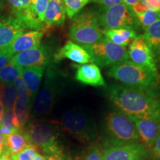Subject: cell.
<instances>
[{
    "label": "cell",
    "mask_w": 160,
    "mask_h": 160,
    "mask_svg": "<svg viewBox=\"0 0 160 160\" xmlns=\"http://www.w3.org/2000/svg\"><path fill=\"white\" fill-rule=\"evenodd\" d=\"M107 94L110 101L128 117L139 119L160 117L159 96L123 85L108 86Z\"/></svg>",
    "instance_id": "obj_1"
},
{
    "label": "cell",
    "mask_w": 160,
    "mask_h": 160,
    "mask_svg": "<svg viewBox=\"0 0 160 160\" xmlns=\"http://www.w3.org/2000/svg\"><path fill=\"white\" fill-rule=\"evenodd\" d=\"M107 74L127 87L160 96L159 73L136 65L129 60L112 66Z\"/></svg>",
    "instance_id": "obj_2"
},
{
    "label": "cell",
    "mask_w": 160,
    "mask_h": 160,
    "mask_svg": "<svg viewBox=\"0 0 160 160\" xmlns=\"http://www.w3.org/2000/svg\"><path fill=\"white\" fill-rule=\"evenodd\" d=\"M103 31L97 10L86 8L72 18L68 36L71 41L79 45H91L104 37Z\"/></svg>",
    "instance_id": "obj_3"
},
{
    "label": "cell",
    "mask_w": 160,
    "mask_h": 160,
    "mask_svg": "<svg viewBox=\"0 0 160 160\" xmlns=\"http://www.w3.org/2000/svg\"><path fill=\"white\" fill-rule=\"evenodd\" d=\"M62 127L83 143L93 141L97 137V126L85 112L72 110L65 112L60 119Z\"/></svg>",
    "instance_id": "obj_4"
},
{
    "label": "cell",
    "mask_w": 160,
    "mask_h": 160,
    "mask_svg": "<svg viewBox=\"0 0 160 160\" xmlns=\"http://www.w3.org/2000/svg\"><path fill=\"white\" fill-rule=\"evenodd\" d=\"M82 47L91 56L93 63L98 67L113 66L128 60L126 48L113 43L105 36L97 42Z\"/></svg>",
    "instance_id": "obj_5"
},
{
    "label": "cell",
    "mask_w": 160,
    "mask_h": 160,
    "mask_svg": "<svg viewBox=\"0 0 160 160\" xmlns=\"http://www.w3.org/2000/svg\"><path fill=\"white\" fill-rule=\"evenodd\" d=\"M60 84L61 78L59 73L53 68H47L42 87L38 92L32 105L33 114L44 116L50 113L59 92Z\"/></svg>",
    "instance_id": "obj_6"
},
{
    "label": "cell",
    "mask_w": 160,
    "mask_h": 160,
    "mask_svg": "<svg viewBox=\"0 0 160 160\" xmlns=\"http://www.w3.org/2000/svg\"><path fill=\"white\" fill-rule=\"evenodd\" d=\"M106 129L112 138L111 143L139 142V136L133 122L121 111H112L105 118Z\"/></svg>",
    "instance_id": "obj_7"
},
{
    "label": "cell",
    "mask_w": 160,
    "mask_h": 160,
    "mask_svg": "<svg viewBox=\"0 0 160 160\" xmlns=\"http://www.w3.org/2000/svg\"><path fill=\"white\" fill-rule=\"evenodd\" d=\"M25 133L29 142L39 148L45 157L62 153L58 140L59 134L53 125L45 123L31 124Z\"/></svg>",
    "instance_id": "obj_8"
},
{
    "label": "cell",
    "mask_w": 160,
    "mask_h": 160,
    "mask_svg": "<svg viewBox=\"0 0 160 160\" xmlns=\"http://www.w3.org/2000/svg\"><path fill=\"white\" fill-rule=\"evenodd\" d=\"M100 25L103 30L117 28H138L135 16L128 6L121 3L108 8L100 7L97 10Z\"/></svg>",
    "instance_id": "obj_9"
},
{
    "label": "cell",
    "mask_w": 160,
    "mask_h": 160,
    "mask_svg": "<svg viewBox=\"0 0 160 160\" xmlns=\"http://www.w3.org/2000/svg\"><path fill=\"white\" fill-rule=\"evenodd\" d=\"M148 149L139 142L113 144L102 152V160H145Z\"/></svg>",
    "instance_id": "obj_10"
},
{
    "label": "cell",
    "mask_w": 160,
    "mask_h": 160,
    "mask_svg": "<svg viewBox=\"0 0 160 160\" xmlns=\"http://www.w3.org/2000/svg\"><path fill=\"white\" fill-rule=\"evenodd\" d=\"M53 55L48 46L40 44L33 48L13 55L11 62L20 68L31 66L46 68L53 59Z\"/></svg>",
    "instance_id": "obj_11"
},
{
    "label": "cell",
    "mask_w": 160,
    "mask_h": 160,
    "mask_svg": "<svg viewBox=\"0 0 160 160\" xmlns=\"http://www.w3.org/2000/svg\"><path fill=\"white\" fill-rule=\"evenodd\" d=\"M128 54L131 62L158 72L154 56L143 35L137 36L130 44Z\"/></svg>",
    "instance_id": "obj_12"
},
{
    "label": "cell",
    "mask_w": 160,
    "mask_h": 160,
    "mask_svg": "<svg viewBox=\"0 0 160 160\" xmlns=\"http://www.w3.org/2000/svg\"><path fill=\"white\" fill-rule=\"evenodd\" d=\"M11 15L15 17L26 30L43 31L47 26L38 23L31 15L30 6L31 0H6Z\"/></svg>",
    "instance_id": "obj_13"
},
{
    "label": "cell",
    "mask_w": 160,
    "mask_h": 160,
    "mask_svg": "<svg viewBox=\"0 0 160 160\" xmlns=\"http://www.w3.org/2000/svg\"><path fill=\"white\" fill-rule=\"evenodd\" d=\"M129 118L134 123L140 141L142 142L148 149H151L160 133V117L153 119H139L133 117Z\"/></svg>",
    "instance_id": "obj_14"
},
{
    "label": "cell",
    "mask_w": 160,
    "mask_h": 160,
    "mask_svg": "<svg viewBox=\"0 0 160 160\" xmlns=\"http://www.w3.org/2000/svg\"><path fill=\"white\" fill-rule=\"evenodd\" d=\"M26 29L13 16H0V51L5 50Z\"/></svg>",
    "instance_id": "obj_15"
},
{
    "label": "cell",
    "mask_w": 160,
    "mask_h": 160,
    "mask_svg": "<svg viewBox=\"0 0 160 160\" xmlns=\"http://www.w3.org/2000/svg\"><path fill=\"white\" fill-rule=\"evenodd\" d=\"M45 67L40 66H31L21 68V76L28 96V104L30 109L31 108L33 101L37 97L43 77Z\"/></svg>",
    "instance_id": "obj_16"
},
{
    "label": "cell",
    "mask_w": 160,
    "mask_h": 160,
    "mask_svg": "<svg viewBox=\"0 0 160 160\" xmlns=\"http://www.w3.org/2000/svg\"><path fill=\"white\" fill-rule=\"evenodd\" d=\"M64 59H69L79 65L93 62L91 56L82 46L71 40L68 41L63 47L54 53L53 60L54 62H59Z\"/></svg>",
    "instance_id": "obj_17"
},
{
    "label": "cell",
    "mask_w": 160,
    "mask_h": 160,
    "mask_svg": "<svg viewBox=\"0 0 160 160\" xmlns=\"http://www.w3.org/2000/svg\"><path fill=\"white\" fill-rule=\"evenodd\" d=\"M75 79L79 82L93 87L105 86V79L99 68L93 62L84 64L77 67Z\"/></svg>",
    "instance_id": "obj_18"
},
{
    "label": "cell",
    "mask_w": 160,
    "mask_h": 160,
    "mask_svg": "<svg viewBox=\"0 0 160 160\" xmlns=\"http://www.w3.org/2000/svg\"><path fill=\"white\" fill-rule=\"evenodd\" d=\"M43 36V31H31L25 32L18 37L6 49L13 56L21 52L28 51L39 45Z\"/></svg>",
    "instance_id": "obj_19"
},
{
    "label": "cell",
    "mask_w": 160,
    "mask_h": 160,
    "mask_svg": "<svg viewBox=\"0 0 160 160\" xmlns=\"http://www.w3.org/2000/svg\"><path fill=\"white\" fill-rule=\"evenodd\" d=\"M65 17L62 0H49L44 13L43 23L48 28L62 26L65 23Z\"/></svg>",
    "instance_id": "obj_20"
},
{
    "label": "cell",
    "mask_w": 160,
    "mask_h": 160,
    "mask_svg": "<svg viewBox=\"0 0 160 160\" xmlns=\"http://www.w3.org/2000/svg\"><path fill=\"white\" fill-rule=\"evenodd\" d=\"M28 143V139L23 131L4 136L2 153L15 155L25 148Z\"/></svg>",
    "instance_id": "obj_21"
},
{
    "label": "cell",
    "mask_w": 160,
    "mask_h": 160,
    "mask_svg": "<svg viewBox=\"0 0 160 160\" xmlns=\"http://www.w3.org/2000/svg\"><path fill=\"white\" fill-rule=\"evenodd\" d=\"M103 34L113 43L125 48L137 37L134 29L130 28L104 30Z\"/></svg>",
    "instance_id": "obj_22"
},
{
    "label": "cell",
    "mask_w": 160,
    "mask_h": 160,
    "mask_svg": "<svg viewBox=\"0 0 160 160\" xmlns=\"http://www.w3.org/2000/svg\"><path fill=\"white\" fill-rule=\"evenodd\" d=\"M143 37L151 48L156 61H160V19L145 29Z\"/></svg>",
    "instance_id": "obj_23"
},
{
    "label": "cell",
    "mask_w": 160,
    "mask_h": 160,
    "mask_svg": "<svg viewBox=\"0 0 160 160\" xmlns=\"http://www.w3.org/2000/svg\"><path fill=\"white\" fill-rule=\"evenodd\" d=\"M17 99V92L13 83H0V103L5 110H13Z\"/></svg>",
    "instance_id": "obj_24"
},
{
    "label": "cell",
    "mask_w": 160,
    "mask_h": 160,
    "mask_svg": "<svg viewBox=\"0 0 160 160\" xmlns=\"http://www.w3.org/2000/svg\"><path fill=\"white\" fill-rule=\"evenodd\" d=\"M0 129L3 136H7L15 132L22 131L12 109L5 110L0 122Z\"/></svg>",
    "instance_id": "obj_25"
},
{
    "label": "cell",
    "mask_w": 160,
    "mask_h": 160,
    "mask_svg": "<svg viewBox=\"0 0 160 160\" xmlns=\"http://www.w3.org/2000/svg\"><path fill=\"white\" fill-rule=\"evenodd\" d=\"M21 68L12 62L4 66L0 69V83L12 84L20 76Z\"/></svg>",
    "instance_id": "obj_26"
},
{
    "label": "cell",
    "mask_w": 160,
    "mask_h": 160,
    "mask_svg": "<svg viewBox=\"0 0 160 160\" xmlns=\"http://www.w3.org/2000/svg\"><path fill=\"white\" fill-rule=\"evenodd\" d=\"M29 110L30 108L28 102L23 101V100L17 98L14 106H13V111L22 129H23L24 126H25V123L28 121V119Z\"/></svg>",
    "instance_id": "obj_27"
},
{
    "label": "cell",
    "mask_w": 160,
    "mask_h": 160,
    "mask_svg": "<svg viewBox=\"0 0 160 160\" xmlns=\"http://www.w3.org/2000/svg\"><path fill=\"white\" fill-rule=\"evenodd\" d=\"M48 2L49 0H31L30 6L31 15L37 22L45 25L43 17Z\"/></svg>",
    "instance_id": "obj_28"
},
{
    "label": "cell",
    "mask_w": 160,
    "mask_h": 160,
    "mask_svg": "<svg viewBox=\"0 0 160 160\" xmlns=\"http://www.w3.org/2000/svg\"><path fill=\"white\" fill-rule=\"evenodd\" d=\"M134 16L138 25L144 30L149 27L150 25H151L152 24L154 23L155 22H157V20L160 19L159 13L151 9L147 10L142 13Z\"/></svg>",
    "instance_id": "obj_29"
},
{
    "label": "cell",
    "mask_w": 160,
    "mask_h": 160,
    "mask_svg": "<svg viewBox=\"0 0 160 160\" xmlns=\"http://www.w3.org/2000/svg\"><path fill=\"white\" fill-rule=\"evenodd\" d=\"M62 2L66 15L70 19H72L91 0H62Z\"/></svg>",
    "instance_id": "obj_30"
},
{
    "label": "cell",
    "mask_w": 160,
    "mask_h": 160,
    "mask_svg": "<svg viewBox=\"0 0 160 160\" xmlns=\"http://www.w3.org/2000/svg\"><path fill=\"white\" fill-rule=\"evenodd\" d=\"M38 153L37 148L31 143H28L23 150L15 155H12L13 160H33Z\"/></svg>",
    "instance_id": "obj_31"
},
{
    "label": "cell",
    "mask_w": 160,
    "mask_h": 160,
    "mask_svg": "<svg viewBox=\"0 0 160 160\" xmlns=\"http://www.w3.org/2000/svg\"><path fill=\"white\" fill-rule=\"evenodd\" d=\"M102 152L99 147L96 146L90 150L84 160H102Z\"/></svg>",
    "instance_id": "obj_32"
},
{
    "label": "cell",
    "mask_w": 160,
    "mask_h": 160,
    "mask_svg": "<svg viewBox=\"0 0 160 160\" xmlns=\"http://www.w3.org/2000/svg\"><path fill=\"white\" fill-rule=\"evenodd\" d=\"M13 55L11 54L7 49L0 51V69H2L4 66L11 62Z\"/></svg>",
    "instance_id": "obj_33"
},
{
    "label": "cell",
    "mask_w": 160,
    "mask_h": 160,
    "mask_svg": "<svg viewBox=\"0 0 160 160\" xmlns=\"http://www.w3.org/2000/svg\"><path fill=\"white\" fill-rule=\"evenodd\" d=\"M91 2L102 8H108L122 3V0H91Z\"/></svg>",
    "instance_id": "obj_34"
},
{
    "label": "cell",
    "mask_w": 160,
    "mask_h": 160,
    "mask_svg": "<svg viewBox=\"0 0 160 160\" xmlns=\"http://www.w3.org/2000/svg\"><path fill=\"white\" fill-rule=\"evenodd\" d=\"M148 9L157 11L160 14V0H143Z\"/></svg>",
    "instance_id": "obj_35"
},
{
    "label": "cell",
    "mask_w": 160,
    "mask_h": 160,
    "mask_svg": "<svg viewBox=\"0 0 160 160\" xmlns=\"http://www.w3.org/2000/svg\"><path fill=\"white\" fill-rule=\"evenodd\" d=\"M151 150V155L153 156V157L157 159H160V133L158 135L154 145H153V147Z\"/></svg>",
    "instance_id": "obj_36"
},
{
    "label": "cell",
    "mask_w": 160,
    "mask_h": 160,
    "mask_svg": "<svg viewBox=\"0 0 160 160\" xmlns=\"http://www.w3.org/2000/svg\"><path fill=\"white\" fill-rule=\"evenodd\" d=\"M46 160H67L64 157L62 153H55V154H51L48 156H45Z\"/></svg>",
    "instance_id": "obj_37"
},
{
    "label": "cell",
    "mask_w": 160,
    "mask_h": 160,
    "mask_svg": "<svg viewBox=\"0 0 160 160\" xmlns=\"http://www.w3.org/2000/svg\"><path fill=\"white\" fill-rule=\"evenodd\" d=\"M139 1L140 0H122V3L125 4L126 6H128L130 8L133 7V6H134L135 5H137Z\"/></svg>",
    "instance_id": "obj_38"
},
{
    "label": "cell",
    "mask_w": 160,
    "mask_h": 160,
    "mask_svg": "<svg viewBox=\"0 0 160 160\" xmlns=\"http://www.w3.org/2000/svg\"><path fill=\"white\" fill-rule=\"evenodd\" d=\"M3 140H4V136L2 134V133L1 129H0V155L2 154Z\"/></svg>",
    "instance_id": "obj_39"
},
{
    "label": "cell",
    "mask_w": 160,
    "mask_h": 160,
    "mask_svg": "<svg viewBox=\"0 0 160 160\" xmlns=\"http://www.w3.org/2000/svg\"><path fill=\"white\" fill-rule=\"evenodd\" d=\"M0 160H13L12 159V156L9 154H5L2 153L0 157Z\"/></svg>",
    "instance_id": "obj_40"
},
{
    "label": "cell",
    "mask_w": 160,
    "mask_h": 160,
    "mask_svg": "<svg viewBox=\"0 0 160 160\" xmlns=\"http://www.w3.org/2000/svg\"><path fill=\"white\" fill-rule=\"evenodd\" d=\"M33 160H46V158H45V156L39 154V153H38L36 155V157H34Z\"/></svg>",
    "instance_id": "obj_41"
},
{
    "label": "cell",
    "mask_w": 160,
    "mask_h": 160,
    "mask_svg": "<svg viewBox=\"0 0 160 160\" xmlns=\"http://www.w3.org/2000/svg\"><path fill=\"white\" fill-rule=\"evenodd\" d=\"M4 6H5V0H0V16H2Z\"/></svg>",
    "instance_id": "obj_42"
},
{
    "label": "cell",
    "mask_w": 160,
    "mask_h": 160,
    "mask_svg": "<svg viewBox=\"0 0 160 160\" xmlns=\"http://www.w3.org/2000/svg\"><path fill=\"white\" fill-rule=\"evenodd\" d=\"M3 113H4V108H3L2 105L1 103H0V122H1V121H2V118Z\"/></svg>",
    "instance_id": "obj_43"
},
{
    "label": "cell",
    "mask_w": 160,
    "mask_h": 160,
    "mask_svg": "<svg viewBox=\"0 0 160 160\" xmlns=\"http://www.w3.org/2000/svg\"><path fill=\"white\" fill-rule=\"evenodd\" d=\"M0 157H1V155H0Z\"/></svg>",
    "instance_id": "obj_44"
}]
</instances>
